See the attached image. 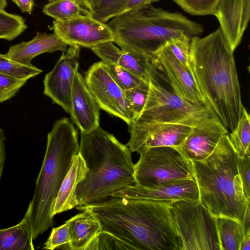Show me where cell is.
I'll return each instance as SVG.
<instances>
[{
  "label": "cell",
  "instance_id": "obj_1",
  "mask_svg": "<svg viewBox=\"0 0 250 250\" xmlns=\"http://www.w3.org/2000/svg\"><path fill=\"white\" fill-rule=\"evenodd\" d=\"M171 202L110 196L76 208L90 213L123 250H180Z\"/></svg>",
  "mask_w": 250,
  "mask_h": 250
},
{
  "label": "cell",
  "instance_id": "obj_2",
  "mask_svg": "<svg viewBox=\"0 0 250 250\" xmlns=\"http://www.w3.org/2000/svg\"><path fill=\"white\" fill-rule=\"evenodd\" d=\"M233 52L220 27L204 37L191 38L189 65L196 83L221 123L231 131L244 107Z\"/></svg>",
  "mask_w": 250,
  "mask_h": 250
},
{
  "label": "cell",
  "instance_id": "obj_3",
  "mask_svg": "<svg viewBox=\"0 0 250 250\" xmlns=\"http://www.w3.org/2000/svg\"><path fill=\"white\" fill-rule=\"evenodd\" d=\"M79 153L88 170L76 188L78 206L100 202L136 184L131 152L100 126L81 132Z\"/></svg>",
  "mask_w": 250,
  "mask_h": 250
},
{
  "label": "cell",
  "instance_id": "obj_4",
  "mask_svg": "<svg viewBox=\"0 0 250 250\" xmlns=\"http://www.w3.org/2000/svg\"><path fill=\"white\" fill-rule=\"evenodd\" d=\"M79 152L78 132L72 121L66 117L56 121L47 135L46 151L33 196L24 216L28 221L33 240L52 226L56 199L73 159Z\"/></svg>",
  "mask_w": 250,
  "mask_h": 250
},
{
  "label": "cell",
  "instance_id": "obj_5",
  "mask_svg": "<svg viewBox=\"0 0 250 250\" xmlns=\"http://www.w3.org/2000/svg\"><path fill=\"white\" fill-rule=\"evenodd\" d=\"M199 202L215 217L242 222L250 201L246 197L238 167V155L223 135L213 151L201 161H192Z\"/></svg>",
  "mask_w": 250,
  "mask_h": 250
},
{
  "label": "cell",
  "instance_id": "obj_6",
  "mask_svg": "<svg viewBox=\"0 0 250 250\" xmlns=\"http://www.w3.org/2000/svg\"><path fill=\"white\" fill-rule=\"evenodd\" d=\"M106 23L121 49L150 57L172 38L197 36L203 31L202 25L181 13L151 4L121 13Z\"/></svg>",
  "mask_w": 250,
  "mask_h": 250
},
{
  "label": "cell",
  "instance_id": "obj_7",
  "mask_svg": "<svg viewBox=\"0 0 250 250\" xmlns=\"http://www.w3.org/2000/svg\"><path fill=\"white\" fill-rule=\"evenodd\" d=\"M173 124L204 128L223 125L208 103L188 101L155 79H149V89L144 107L130 124Z\"/></svg>",
  "mask_w": 250,
  "mask_h": 250
},
{
  "label": "cell",
  "instance_id": "obj_8",
  "mask_svg": "<svg viewBox=\"0 0 250 250\" xmlns=\"http://www.w3.org/2000/svg\"><path fill=\"white\" fill-rule=\"evenodd\" d=\"M180 250H220L216 217L199 201L171 202Z\"/></svg>",
  "mask_w": 250,
  "mask_h": 250
},
{
  "label": "cell",
  "instance_id": "obj_9",
  "mask_svg": "<svg viewBox=\"0 0 250 250\" xmlns=\"http://www.w3.org/2000/svg\"><path fill=\"white\" fill-rule=\"evenodd\" d=\"M140 155L134 164L136 184L152 188L194 179L192 161L174 147H152Z\"/></svg>",
  "mask_w": 250,
  "mask_h": 250
},
{
  "label": "cell",
  "instance_id": "obj_10",
  "mask_svg": "<svg viewBox=\"0 0 250 250\" xmlns=\"http://www.w3.org/2000/svg\"><path fill=\"white\" fill-rule=\"evenodd\" d=\"M84 79L100 109L121 119L128 125L133 121L134 115L125 98V90L114 81L103 61L93 64L87 71Z\"/></svg>",
  "mask_w": 250,
  "mask_h": 250
},
{
  "label": "cell",
  "instance_id": "obj_11",
  "mask_svg": "<svg viewBox=\"0 0 250 250\" xmlns=\"http://www.w3.org/2000/svg\"><path fill=\"white\" fill-rule=\"evenodd\" d=\"M55 33L68 45L92 48L104 42H114V34L106 23L89 14L65 21L54 20Z\"/></svg>",
  "mask_w": 250,
  "mask_h": 250
},
{
  "label": "cell",
  "instance_id": "obj_12",
  "mask_svg": "<svg viewBox=\"0 0 250 250\" xmlns=\"http://www.w3.org/2000/svg\"><path fill=\"white\" fill-rule=\"evenodd\" d=\"M62 52L53 69L43 81L44 94L67 113L71 109V92L75 71L78 69L80 48L70 45Z\"/></svg>",
  "mask_w": 250,
  "mask_h": 250
},
{
  "label": "cell",
  "instance_id": "obj_13",
  "mask_svg": "<svg viewBox=\"0 0 250 250\" xmlns=\"http://www.w3.org/2000/svg\"><path fill=\"white\" fill-rule=\"evenodd\" d=\"M193 127L173 124L128 125L130 139L126 144L131 152L140 153L152 147H176L186 140Z\"/></svg>",
  "mask_w": 250,
  "mask_h": 250
},
{
  "label": "cell",
  "instance_id": "obj_14",
  "mask_svg": "<svg viewBox=\"0 0 250 250\" xmlns=\"http://www.w3.org/2000/svg\"><path fill=\"white\" fill-rule=\"evenodd\" d=\"M153 63L165 74L170 88L177 95L193 103H208L198 88L191 70L181 64L166 44L154 53Z\"/></svg>",
  "mask_w": 250,
  "mask_h": 250
},
{
  "label": "cell",
  "instance_id": "obj_15",
  "mask_svg": "<svg viewBox=\"0 0 250 250\" xmlns=\"http://www.w3.org/2000/svg\"><path fill=\"white\" fill-rule=\"evenodd\" d=\"M111 196L161 201H199L198 188L195 179L181 180L152 188L135 184L119 190Z\"/></svg>",
  "mask_w": 250,
  "mask_h": 250
},
{
  "label": "cell",
  "instance_id": "obj_16",
  "mask_svg": "<svg viewBox=\"0 0 250 250\" xmlns=\"http://www.w3.org/2000/svg\"><path fill=\"white\" fill-rule=\"evenodd\" d=\"M69 114L81 132H87L100 126V108L78 69L74 76Z\"/></svg>",
  "mask_w": 250,
  "mask_h": 250
},
{
  "label": "cell",
  "instance_id": "obj_17",
  "mask_svg": "<svg viewBox=\"0 0 250 250\" xmlns=\"http://www.w3.org/2000/svg\"><path fill=\"white\" fill-rule=\"evenodd\" d=\"M214 16L234 51L240 44L249 23L250 0H220Z\"/></svg>",
  "mask_w": 250,
  "mask_h": 250
},
{
  "label": "cell",
  "instance_id": "obj_18",
  "mask_svg": "<svg viewBox=\"0 0 250 250\" xmlns=\"http://www.w3.org/2000/svg\"><path fill=\"white\" fill-rule=\"evenodd\" d=\"M112 42L100 44L91 48L104 62L118 65L145 80H149L153 57L122 50Z\"/></svg>",
  "mask_w": 250,
  "mask_h": 250
},
{
  "label": "cell",
  "instance_id": "obj_19",
  "mask_svg": "<svg viewBox=\"0 0 250 250\" xmlns=\"http://www.w3.org/2000/svg\"><path fill=\"white\" fill-rule=\"evenodd\" d=\"M67 46L55 33H38L31 40L11 46L5 55L16 62L31 66L32 59L37 56L57 51L64 52Z\"/></svg>",
  "mask_w": 250,
  "mask_h": 250
},
{
  "label": "cell",
  "instance_id": "obj_20",
  "mask_svg": "<svg viewBox=\"0 0 250 250\" xmlns=\"http://www.w3.org/2000/svg\"><path fill=\"white\" fill-rule=\"evenodd\" d=\"M228 133V129L223 125L204 128L193 127L184 143L174 147L188 160L201 161L213 151L221 138Z\"/></svg>",
  "mask_w": 250,
  "mask_h": 250
},
{
  "label": "cell",
  "instance_id": "obj_21",
  "mask_svg": "<svg viewBox=\"0 0 250 250\" xmlns=\"http://www.w3.org/2000/svg\"><path fill=\"white\" fill-rule=\"evenodd\" d=\"M88 170L84 160L79 152L74 157L70 168L62 183L53 209V216L79 206L76 188L85 177Z\"/></svg>",
  "mask_w": 250,
  "mask_h": 250
},
{
  "label": "cell",
  "instance_id": "obj_22",
  "mask_svg": "<svg viewBox=\"0 0 250 250\" xmlns=\"http://www.w3.org/2000/svg\"><path fill=\"white\" fill-rule=\"evenodd\" d=\"M65 222L69 226L68 247L72 250H87L102 230L99 222L86 211H82Z\"/></svg>",
  "mask_w": 250,
  "mask_h": 250
},
{
  "label": "cell",
  "instance_id": "obj_23",
  "mask_svg": "<svg viewBox=\"0 0 250 250\" xmlns=\"http://www.w3.org/2000/svg\"><path fill=\"white\" fill-rule=\"evenodd\" d=\"M31 229L23 217L18 224L0 229V250H34Z\"/></svg>",
  "mask_w": 250,
  "mask_h": 250
},
{
  "label": "cell",
  "instance_id": "obj_24",
  "mask_svg": "<svg viewBox=\"0 0 250 250\" xmlns=\"http://www.w3.org/2000/svg\"><path fill=\"white\" fill-rule=\"evenodd\" d=\"M220 250H240L245 234L242 223L237 219L216 217Z\"/></svg>",
  "mask_w": 250,
  "mask_h": 250
},
{
  "label": "cell",
  "instance_id": "obj_25",
  "mask_svg": "<svg viewBox=\"0 0 250 250\" xmlns=\"http://www.w3.org/2000/svg\"><path fill=\"white\" fill-rule=\"evenodd\" d=\"M229 136L238 157L250 156V116L244 106L236 127Z\"/></svg>",
  "mask_w": 250,
  "mask_h": 250
},
{
  "label": "cell",
  "instance_id": "obj_26",
  "mask_svg": "<svg viewBox=\"0 0 250 250\" xmlns=\"http://www.w3.org/2000/svg\"><path fill=\"white\" fill-rule=\"evenodd\" d=\"M42 12L58 21H65L89 14L88 10L74 0H57L49 2L42 8Z\"/></svg>",
  "mask_w": 250,
  "mask_h": 250
},
{
  "label": "cell",
  "instance_id": "obj_27",
  "mask_svg": "<svg viewBox=\"0 0 250 250\" xmlns=\"http://www.w3.org/2000/svg\"><path fill=\"white\" fill-rule=\"evenodd\" d=\"M129 0H94L89 9V14L102 22L109 20L122 13Z\"/></svg>",
  "mask_w": 250,
  "mask_h": 250
},
{
  "label": "cell",
  "instance_id": "obj_28",
  "mask_svg": "<svg viewBox=\"0 0 250 250\" xmlns=\"http://www.w3.org/2000/svg\"><path fill=\"white\" fill-rule=\"evenodd\" d=\"M27 28L23 18L0 8V39L14 40Z\"/></svg>",
  "mask_w": 250,
  "mask_h": 250
},
{
  "label": "cell",
  "instance_id": "obj_29",
  "mask_svg": "<svg viewBox=\"0 0 250 250\" xmlns=\"http://www.w3.org/2000/svg\"><path fill=\"white\" fill-rule=\"evenodd\" d=\"M0 72L13 78L28 80L42 72L34 65H25L9 59L0 54Z\"/></svg>",
  "mask_w": 250,
  "mask_h": 250
},
{
  "label": "cell",
  "instance_id": "obj_30",
  "mask_svg": "<svg viewBox=\"0 0 250 250\" xmlns=\"http://www.w3.org/2000/svg\"><path fill=\"white\" fill-rule=\"evenodd\" d=\"M148 89L149 80L144 81L136 86L125 90V98L133 113L134 119L140 114L144 107Z\"/></svg>",
  "mask_w": 250,
  "mask_h": 250
},
{
  "label": "cell",
  "instance_id": "obj_31",
  "mask_svg": "<svg viewBox=\"0 0 250 250\" xmlns=\"http://www.w3.org/2000/svg\"><path fill=\"white\" fill-rule=\"evenodd\" d=\"M186 12L196 16L215 15L220 0H173Z\"/></svg>",
  "mask_w": 250,
  "mask_h": 250
},
{
  "label": "cell",
  "instance_id": "obj_32",
  "mask_svg": "<svg viewBox=\"0 0 250 250\" xmlns=\"http://www.w3.org/2000/svg\"><path fill=\"white\" fill-rule=\"evenodd\" d=\"M105 63L111 77L124 90L131 88L145 80L118 65Z\"/></svg>",
  "mask_w": 250,
  "mask_h": 250
},
{
  "label": "cell",
  "instance_id": "obj_33",
  "mask_svg": "<svg viewBox=\"0 0 250 250\" xmlns=\"http://www.w3.org/2000/svg\"><path fill=\"white\" fill-rule=\"evenodd\" d=\"M191 38L187 35H183L171 39L166 43L173 56L180 63L190 69Z\"/></svg>",
  "mask_w": 250,
  "mask_h": 250
},
{
  "label": "cell",
  "instance_id": "obj_34",
  "mask_svg": "<svg viewBox=\"0 0 250 250\" xmlns=\"http://www.w3.org/2000/svg\"><path fill=\"white\" fill-rule=\"evenodd\" d=\"M27 81L16 79L0 72V103L14 97Z\"/></svg>",
  "mask_w": 250,
  "mask_h": 250
},
{
  "label": "cell",
  "instance_id": "obj_35",
  "mask_svg": "<svg viewBox=\"0 0 250 250\" xmlns=\"http://www.w3.org/2000/svg\"><path fill=\"white\" fill-rule=\"evenodd\" d=\"M70 242L69 230L68 223L52 229L50 236L44 244L43 249L53 250L68 245Z\"/></svg>",
  "mask_w": 250,
  "mask_h": 250
},
{
  "label": "cell",
  "instance_id": "obj_36",
  "mask_svg": "<svg viewBox=\"0 0 250 250\" xmlns=\"http://www.w3.org/2000/svg\"><path fill=\"white\" fill-rule=\"evenodd\" d=\"M238 167L245 195L250 201V156H238Z\"/></svg>",
  "mask_w": 250,
  "mask_h": 250
},
{
  "label": "cell",
  "instance_id": "obj_37",
  "mask_svg": "<svg viewBox=\"0 0 250 250\" xmlns=\"http://www.w3.org/2000/svg\"><path fill=\"white\" fill-rule=\"evenodd\" d=\"M159 0H129L124 11L122 13L138 10L146 7L153 2H157Z\"/></svg>",
  "mask_w": 250,
  "mask_h": 250
},
{
  "label": "cell",
  "instance_id": "obj_38",
  "mask_svg": "<svg viewBox=\"0 0 250 250\" xmlns=\"http://www.w3.org/2000/svg\"><path fill=\"white\" fill-rule=\"evenodd\" d=\"M5 137L3 130L0 127V182L2 177L6 158Z\"/></svg>",
  "mask_w": 250,
  "mask_h": 250
},
{
  "label": "cell",
  "instance_id": "obj_39",
  "mask_svg": "<svg viewBox=\"0 0 250 250\" xmlns=\"http://www.w3.org/2000/svg\"><path fill=\"white\" fill-rule=\"evenodd\" d=\"M22 12L31 14L34 5V0H12Z\"/></svg>",
  "mask_w": 250,
  "mask_h": 250
},
{
  "label": "cell",
  "instance_id": "obj_40",
  "mask_svg": "<svg viewBox=\"0 0 250 250\" xmlns=\"http://www.w3.org/2000/svg\"><path fill=\"white\" fill-rule=\"evenodd\" d=\"M250 205H249L245 213L242 225L243 228L245 235L250 231Z\"/></svg>",
  "mask_w": 250,
  "mask_h": 250
},
{
  "label": "cell",
  "instance_id": "obj_41",
  "mask_svg": "<svg viewBox=\"0 0 250 250\" xmlns=\"http://www.w3.org/2000/svg\"><path fill=\"white\" fill-rule=\"evenodd\" d=\"M240 250H250V231L245 235Z\"/></svg>",
  "mask_w": 250,
  "mask_h": 250
},
{
  "label": "cell",
  "instance_id": "obj_42",
  "mask_svg": "<svg viewBox=\"0 0 250 250\" xmlns=\"http://www.w3.org/2000/svg\"><path fill=\"white\" fill-rule=\"evenodd\" d=\"M81 7L88 10L94 0H74Z\"/></svg>",
  "mask_w": 250,
  "mask_h": 250
},
{
  "label": "cell",
  "instance_id": "obj_43",
  "mask_svg": "<svg viewBox=\"0 0 250 250\" xmlns=\"http://www.w3.org/2000/svg\"><path fill=\"white\" fill-rule=\"evenodd\" d=\"M7 5L6 0H0V8L5 9Z\"/></svg>",
  "mask_w": 250,
  "mask_h": 250
},
{
  "label": "cell",
  "instance_id": "obj_44",
  "mask_svg": "<svg viewBox=\"0 0 250 250\" xmlns=\"http://www.w3.org/2000/svg\"><path fill=\"white\" fill-rule=\"evenodd\" d=\"M48 0V1H49V2H52V1H55V0Z\"/></svg>",
  "mask_w": 250,
  "mask_h": 250
}]
</instances>
